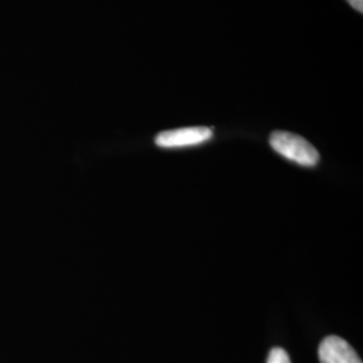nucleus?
Wrapping results in <instances>:
<instances>
[{"label":"nucleus","instance_id":"obj_1","mask_svg":"<svg viewBox=\"0 0 363 363\" xmlns=\"http://www.w3.org/2000/svg\"><path fill=\"white\" fill-rule=\"evenodd\" d=\"M269 143L277 154L300 166L313 167L319 163L320 156L318 150L298 135L286 130H276L271 135Z\"/></svg>","mask_w":363,"mask_h":363},{"label":"nucleus","instance_id":"obj_2","mask_svg":"<svg viewBox=\"0 0 363 363\" xmlns=\"http://www.w3.org/2000/svg\"><path fill=\"white\" fill-rule=\"evenodd\" d=\"M211 136L213 130L208 127H187L160 132L155 138V143L162 148H182L205 143Z\"/></svg>","mask_w":363,"mask_h":363},{"label":"nucleus","instance_id":"obj_3","mask_svg":"<svg viewBox=\"0 0 363 363\" xmlns=\"http://www.w3.org/2000/svg\"><path fill=\"white\" fill-rule=\"evenodd\" d=\"M320 363H362L358 354L345 339L330 335L319 346Z\"/></svg>","mask_w":363,"mask_h":363},{"label":"nucleus","instance_id":"obj_4","mask_svg":"<svg viewBox=\"0 0 363 363\" xmlns=\"http://www.w3.org/2000/svg\"><path fill=\"white\" fill-rule=\"evenodd\" d=\"M267 363H291L289 355L284 349L274 347L268 355Z\"/></svg>","mask_w":363,"mask_h":363},{"label":"nucleus","instance_id":"obj_5","mask_svg":"<svg viewBox=\"0 0 363 363\" xmlns=\"http://www.w3.org/2000/svg\"><path fill=\"white\" fill-rule=\"evenodd\" d=\"M350 3L351 7L355 9L358 13H363V0H346Z\"/></svg>","mask_w":363,"mask_h":363}]
</instances>
